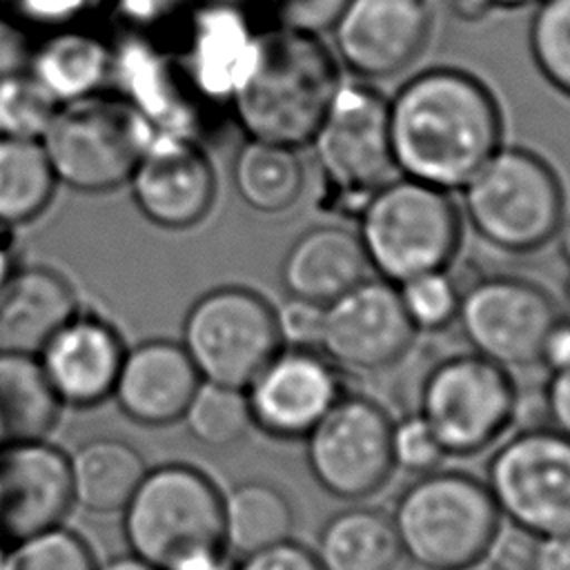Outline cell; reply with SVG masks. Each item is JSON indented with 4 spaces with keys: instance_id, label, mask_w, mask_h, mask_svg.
Here are the masks:
<instances>
[{
    "instance_id": "6da1fadb",
    "label": "cell",
    "mask_w": 570,
    "mask_h": 570,
    "mask_svg": "<svg viewBox=\"0 0 570 570\" xmlns=\"http://www.w3.org/2000/svg\"><path fill=\"white\" fill-rule=\"evenodd\" d=\"M387 125L401 176L461 191L501 147L503 118L492 91L472 73L432 67L387 100Z\"/></svg>"
},
{
    "instance_id": "7a4b0ae2",
    "label": "cell",
    "mask_w": 570,
    "mask_h": 570,
    "mask_svg": "<svg viewBox=\"0 0 570 570\" xmlns=\"http://www.w3.org/2000/svg\"><path fill=\"white\" fill-rule=\"evenodd\" d=\"M341 85L336 56L318 36L274 27L258 31L229 109L247 138L298 149L312 140Z\"/></svg>"
},
{
    "instance_id": "3957f363",
    "label": "cell",
    "mask_w": 570,
    "mask_h": 570,
    "mask_svg": "<svg viewBox=\"0 0 570 570\" xmlns=\"http://www.w3.org/2000/svg\"><path fill=\"white\" fill-rule=\"evenodd\" d=\"M390 519L403 557L421 570H454L492 554L503 521L485 481L443 468L416 476Z\"/></svg>"
},
{
    "instance_id": "277c9868",
    "label": "cell",
    "mask_w": 570,
    "mask_h": 570,
    "mask_svg": "<svg viewBox=\"0 0 570 570\" xmlns=\"http://www.w3.org/2000/svg\"><path fill=\"white\" fill-rule=\"evenodd\" d=\"M356 218L367 265L392 285L448 269L461 245V214L450 191L407 176L385 183Z\"/></svg>"
},
{
    "instance_id": "5b68a950",
    "label": "cell",
    "mask_w": 570,
    "mask_h": 570,
    "mask_svg": "<svg viewBox=\"0 0 570 570\" xmlns=\"http://www.w3.org/2000/svg\"><path fill=\"white\" fill-rule=\"evenodd\" d=\"M472 229L492 247L528 254L550 243L563 225V189L534 151L499 147L461 187Z\"/></svg>"
},
{
    "instance_id": "8992f818",
    "label": "cell",
    "mask_w": 570,
    "mask_h": 570,
    "mask_svg": "<svg viewBox=\"0 0 570 570\" xmlns=\"http://www.w3.org/2000/svg\"><path fill=\"white\" fill-rule=\"evenodd\" d=\"M134 557L167 570L223 543V492L198 468L165 463L147 470L122 510Z\"/></svg>"
},
{
    "instance_id": "52a82bcc",
    "label": "cell",
    "mask_w": 570,
    "mask_h": 570,
    "mask_svg": "<svg viewBox=\"0 0 570 570\" xmlns=\"http://www.w3.org/2000/svg\"><path fill=\"white\" fill-rule=\"evenodd\" d=\"M154 134L120 96L98 91L62 102L40 142L58 183L100 194L129 180Z\"/></svg>"
},
{
    "instance_id": "ba28073f",
    "label": "cell",
    "mask_w": 570,
    "mask_h": 570,
    "mask_svg": "<svg viewBox=\"0 0 570 570\" xmlns=\"http://www.w3.org/2000/svg\"><path fill=\"white\" fill-rule=\"evenodd\" d=\"M416 412L448 456H474L497 445L519 412L512 372L476 352L439 358L423 374Z\"/></svg>"
},
{
    "instance_id": "9c48e42d",
    "label": "cell",
    "mask_w": 570,
    "mask_h": 570,
    "mask_svg": "<svg viewBox=\"0 0 570 570\" xmlns=\"http://www.w3.org/2000/svg\"><path fill=\"white\" fill-rule=\"evenodd\" d=\"M309 145L323 176L325 203L343 216H358L396 174L387 98L365 82L338 87Z\"/></svg>"
},
{
    "instance_id": "30bf717a",
    "label": "cell",
    "mask_w": 570,
    "mask_h": 570,
    "mask_svg": "<svg viewBox=\"0 0 570 570\" xmlns=\"http://www.w3.org/2000/svg\"><path fill=\"white\" fill-rule=\"evenodd\" d=\"M180 345L203 381L240 390L283 347L276 309L243 285L196 298L185 314Z\"/></svg>"
},
{
    "instance_id": "8fae6325",
    "label": "cell",
    "mask_w": 570,
    "mask_h": 570,
    "mask_svg": "<svg viewBox=\"0 0 570 570\" xmlns=\"http://www.w3.org/2000/svg\"><path fill=\"white\" fill-rule=\"evenodd\" d=\"M485 485L501 519L543 539L570 532V436L550 425L525 428L497 445Z\"/></svg>"
},
{
    "instance_id": "7c38bea8",
    "label": "cell",
    "mask_w": 570,
    "mask_h": 570,
    "mask_svg": "<svg viewBox=\"0 0 570 570\" xmlns=\"http://www.w3.org/2000/svg\"><path fill=\"white\" fill-rule=\"evenodd\" d=\"M392 416L365 394H343L303 439L305 463L316 485L341 501L379 494L394 474Z\"/></svg>"
},
{
    "instance_id": "4fadbf2b",
    "label": "cell",
    "mask_w": 570,
    "mask_h": 570,
    "mask_svg": "<svg viewBox=\"0 0 570 570\" xmlns=\"http://www.w3.org/2000/svg\"><path fill=\"white\" fill-rule=\"evenodd\" d=\"M559 318L552 296L519 276H485L461 292L456 323L472 352L505 370L539 365L546 334Z\"/></svg>"
},
{
    "instance_id": "5bb4252c",
    "label": "cell",
    "mask_w": 570,
    "mask_h": 570,
    "mask_svg": "<svg viewBox=\"0 0 570 570\" xmlns=\"http://www.w3.org/2000/svg\"><path fill=\"white\" fill-rule=\"evenodd\" d=\"M416 330L407 321L396 285L363 278L323 307L318 350L345 372L374 374L394 367L412 350Z\"/></svg>"
},
{
    "instance_id": "9a60e30c",
    "label": "cell",
    "mask_w": 570,
    "mask_h": 570,
    "mask_svg": "<svg viewBox=\"0 0 570 570\" xmlns=\"http://www.w3.org/2000/svg\"><path fill=\"white\" fill-rule=\"evenodd\" d=\"M343 394V370L307 347H281L245 387L254 430L287 443L303 441Z\"/></svg>"
},
{
    "instance_id": "2e32d148",
    "label": "cell",
    "mask_w": 570,
    "mask_h": 570,
    "mask_svg": "<svg viewBox=\"0 0 570 570\" xmlns=\"http://www.w3.org/2000/svg\"><path fill=\"white\" fill-rule=\"evenodd\" d=\"M127 183L138 212L163 229L196 227L216 200L214 165L191 136L154 134Z\"/></svg>"
},
{
    "instance_id": "e0dca14e",
    "label": "cell",
    "mask_w": 570,
    "mask_h": 570,
    "mask_svg": "<svg viewBox=\"0 0 570 570\" xmlns=\"http://www.w3.org/2000/svg\"><path fill=\"white\" fill-rule=\"evenodd\" d=\"M334 56L363 80L407 69L432 31L430 0H347L330 29Z\"/></svg>"
},
{
    "instance_id": "ac0fdd59",
    "label": "cell",
    "mask_w": 570,
    "mask_h": 570,
    "mask_svg": "<svg viewBox=\"0 0 570 570\" xmlns=\"http://www.w3.org/2000/svg\"><path fill=\"white\" fill-rule=\"evenodd\" d=\"M109 82L156 134L198 138L207 105L189 87L176 53L165 51L151 36L125 31L111 45Z\"/></svg>"
},
{
    "instance_id": "d6986e66",
    "label": "cell",
    "mask_w": 570,
    "mask_h": 570,
    "mask_svg": "<svg viewBox=\"0 0 570 570\" xmlns=\"http://www.w3.org/2000/svg\"><path fill=\"white\" fill-rule=\"evenodd\" d=\"M125 352L107 318L78 309L36 358L60 405L94 407L114 394Z\"/></svg>"
},
{
    "instance_id": "ffe728a7",
    "label": "cell",
    "mask_w": 570,
    "mask_h": 570,
    "mask_svg": "<svg viewBox=\"0 0 570 570\" xmlns=\"http://www.w3.org/2000/svg\"><path fill=\"white\" fill-rule=\"evenodd\" d=\"M183 24L176 60L189 87L207 107L229 105L249 67L258 31L252 29L245 9L216 0L196 4Z\"/></svg>"
},
{
    "instance_id": "44dd1931",
    "label": "cell",
    "mask_w": 570,
    "mask_h": 570,
    "mask_svg": "<svg viewBox=\"0 0 570 570\" xmlns=\"http://www.w3.org/2000/svg\"><path fill=\"white\" fill-rule=\"evenodd\" d=\"M200 381L180 343L151 338L125 352L111 396L131 421L163 428L183 419Z\"/></svg>"
},
{
    "instance_id": "7402d4cb",
    "label": "cell",
    "mask_w": 570,
    "mask_h": 570,
    "mask_svg": "<svg viewBox=\"0 0 570 570\" xmlns=\"http://www.w3.org/2000/svg\"><path fill=\"white\" fill-rule=\"evenodd\" d=\"M78 309L76 289L60 272L16 267L0 289V352L36 356Z\"/></svg>"
},
{
    "instance_id": "603a6c76",
    "label": "cell",
    "mask_w": 570,
    "mask_h": 570,
    "mask_svg": "<svg viewBox=\"0 0 570 570\" xmlns=\"http://www.w3.org/2000/svg\"><path fill=\"white\" fill-rule=\"evenodd\" d=\"M367 258L358 234L341 225H316L303 232L281 261V285L287 296L327 305L363 278Z\"/></svg>"
},
{
    "instance_id": "cb8c5ba5",
    "label": "cell",
    "mask_w": 570,
    "mask_h": 570,
    "mask_svg": "<svg viewBox=\"0 0 570 570\" xmlns=\"http://www.w3.org/2000/svg\"><path fill=\"white\" fill-rule=\"evenodd\" d=\"M29 73L62 105L102 91L111 71V42L82 24L62 27L31 45Z\"/></svg>"
},
{
    "instance_id": "d4e9b609",
    "label": "cell",
    "mask_w": 570,
    "mask_h": 570,
    "mask_svg": "<svg viewBox=\"0 0 570 570\" xmlns=\"http://www.w3.org/2000/svg\"><path fill=\"white\" fill-rule=\"evenodd\" d=\"M312 550L323 570H396L403 559L390 514L372 505L336 510Z\"/></svg>"
},
{
    "instance_id": "484cf974",
    "label": "cell",
    "mask_w": 570,
    "mask_h": 570,
    "mask_svg": "<svg viewBox=\"0 0 570 570\" xmlns=\"http://www.w3.org/2000/svg\"><path fill=\"white\" fill-rule=\"evenodd\" d=\"M294 528V503L269 479H245L223 494V543L236 559L292 539Z\"/></svg>"
},
{
    "instance_id": "4316f807",
    "label": "cell",
    "mask_w": 570,
    "mask_h": 570,
    "mask_svg": "<svg viewBox=\"0 0 570 570\" xmlns=\"http://www.w3.org/2000/svg\"><path fill=\"white\" fill-rule=\"evenodd\" d=\"M147 468L122 439H94L69 456L73 503L91 514L122 512Z\"/></svg>"
},
{
    "instance_id": "83f0119b",
    "label": "cell",
    "mask_w": 570,
    "mask_h": 570,
    "mask_svg": "<svg viewBox=\"0 0 570 570\" xmlns=\"http://www.w3.org/2000/svg\"><path fill=\"white\" fill-rule=\"evenodd\" d=\"M60 407L36 356L0 352V448L47 439Z\"/></svg>"
},
{
    "instance_id": "f1b7e54d",
    "label": "cell",
    "mask_w": 570,
    "mask_h": 570,
    "mask_svg": "<svg viewBox=\"0 0 570 570\" xmlns=\"http://www.w3.org/2000/svg\"><path fill=\"white\" fill-rule=\"evenodd\" d=\"M232 180L249 209L283 214L296 205L305 189V167L298 149L247 138L234 156Z\"/></svg>"
},
{
    "instance_id": "f546056e",
    "label": "cell",
    "mask_w": 570,
    "mask_h": 570,
    "mask_svg": "<svg viewBox=\"0 0 570 570\" xmlns=\"http://www.w3.org/2000/svg\"><path fill=\"white\" fill-rule=\"evenodd\" d=\"M58 178L40 140L0 136V225L36 220L53 200Z\"/></svg>"
},
{
    "instance_id": "4dcf8cb0",
    "label": "cell",
    "mask_w": 570,
    "mask_h": 570,
    "mask_svg": "<svg viewBox=\"0 0 570 570\" xmlns=\"http://www.w3.org/2000/svg\"><path fill=\"white\" fill-rule=\"evenodd\" d=\"M180 421L189 436L209 450H227L254 430L245 390L209 381H200Z\"/></svg>"
},
{
    "instance_id": "1f68e13d",
    "label": "cell",
    "mask_w": 570,
    "mask_h": 570,
    "mask_svg": "<svg viewBox=\"0 0 570 570\" xmlns=\"http://www.w3.org/2000/svg\"><path fill=\"white\" fill-rule=\"evenodd\" d=\"M528 45L541 76L570 98V0H539Z\"/></svg>"
},
{
    "instance_id": "d6a6232c",
    "label": "cell",
    "mask_w": 570,
    "mask_h": 570,
    "mask_svg": "<svg viewBox=\"0 0 570 570\" xmlns=\"http://www.w3.org/2000/svg\"><path fill=\"white\" fill-rule=\"evenodd\" d=\"M58 107L29 69L0 78V136L40 140Z\"/></svg>"
},
{
    "instance_id": "836d02e7",
    "label": "cell",
    "mask_w": 570,
    "mask_h": 570,
    "mask_svg": "<svg viewBox=\"0 0 570 570\" xmlns=\"http://www.w3.org/2000/svg\"><path fill=\"white\" fill-rule=\"evenodd\" d=\"M2 570H98L89 543L73 530L53 525L13 543Z\"/></svg>"
},
{
    "instance_id": "e575fe53",
    "label": "cell",
    "mask_w": 570,
    "mask_h": 570,
    "mask_svg": "<svg viewBox=\"0 0 570 570\" xmlns=\"http://www.w3.org/2000/svg\"><path fill=\"white\" fill-rule=\"evenodd\" d=\"M396 289L403 312L416 334H434L456 321L461 292L445 269L414 276L396 285Z\"/></svg>"
},
{
    "instance_id": "d590c367",
    "label": "cell",
    "mask_w": 570,
    "mask_h": 570,
    "mask_svg": "<svg viewBox=\"0 0 570 570\" xmlns=\"http://www.w3.org/2000/svg\"><path fill=\"white\" fill-rule=\"evenodd\" d=\"M390 452L394 470H403L412 476H421L441 468L448 456L436 434L419 412L392 421Z\"/></svg>"
},
{
    "instance_id": "8d00e7d4",
    "label": "cell",
    "mask_w": 570,
    "mask_h": 570,
    "mask_svg": "<svg viewBox=\"0 0 570 570\" xmlns=\"http://www.w3.org/2000/svg\"><path fill=\"white\" fill-rule=\"evenodd\" d=\"M105 0H2L7 13L29 33H47L62 27L82 24Z\"/></svg>"
},
{
    "instance_id": "74e56055",
    "label": "cell",
    "mask_w": 570,
    "mask_h": 570,
    "mask_svg": "<svg viewBox=\"0 0 570 570\" xmlns=\"http://www.w3.org/2000/svg\"><path fill=\"white\" fill-rule=\"evenodd\" d=\"M109 4L127 31L154 38L156 31L183 22L196 0H109Z\"/></svg>"
},
{
    "instance_id": "f35d334b",
    "label": "cell",
    "mask_w": 570,
    "mask_h": 570,
    "mask_svg": "<svg viewBox=\"0 0 570 570\" xmlns=\"http://www.w3.org/2000/svg\"><path fill=\"white\" fill-rule=\"evenodd\" d=\"M276 20V27L321 36L330 31L347 0H261Z\"/></svg>"
},
{
    "instance_id": "ab89813d",
    "label": "cell",
    "mask_w": 570,
    "mask_h": 570,
    "mask_svg": "<svg viewBox=\"0 0 570 570\" xmlns=\"http://www.w3.org/2000/svg\"><path fill=\"white\" fill-rule=\"evenodd\" d=\"M276 323H278V334H281L283 347L318 350L321 325H323V305L289 296L276 309Z\"/></svg>"
},
{
    "instance_id": "60d3db41",
    "label": "cell",
    "mask_w": 570,
    "mask_h": 570,
    "mask_svg": "<svg viewBox=\"0 0 570 570\" xmlns=\"http://www.w3.org/2000/svg\"><path fill=\"white\" fill-rule=\"evenodd\" d=\"M234 570H323L314 550L287 539L272 548L236 559Z\"/></svg>"
},
{
    "instance_id": "b9f144b4",
    "label": "cell",
    "mask_w": 570,
    "mask_h": 570,
    "mask_svg": "<svg viewBox=\"0 0 570 570\" xmlns=\"http://www.w3.org/2000/svg\"><path fill=\"white\" fill-rule=\"evenodd\" d=\"M31 45L29 31L7 11H0V78L27 69Z\"/></svg>"
},
{
    "instance_id": "7bdbcfd3",
    "label": "cell",
    "mask_w": 570,
    "mask_h": 570,
    "mask_svg": "<svg viewBox=\"0 0 570 570\" xmlns=\"http://www.w3.org/2000/svg\"><path fill=\"white\" fill-rule=\"evenodd\" d=\"M543 410L548 425L570 436V367L550 374L543 390Z\"/></svg>"
},
{
    "instance_id": "ee69618b",
    "label": "cell",
    "mask_w": 570,
    "mask_h": 570,
    "mask_svg": "<svg viewBox=\"0 0 570 570\" xmlns=\"http://www.w3.org/2000/svg\"><path fill=\"white\" fill-rule=\"evenodd\" d=\"M528 570H570V532L537 539L528 557Z\"/></svg>"
},
{
    "instance_id": "f6af8a7d",
    "label": "cell",
    "mask_w": 570,
    "mask_h": 570,
    "mask_svg": "<svg viewBox=\"0 0 570 570\" xmlns=\"http://www.w3.org/2000/svg\"><path fill=\"white\" fill-rule=\"evenodd\" d=\"M539 365H543L550 374L570 367V321L557 318L550 332L543 338Z\"/></svg>"
},
{
    "instance_id": "bcb514c9",
    "label": "cell",
    "mask_w": 570,
    "mask_h": 570,
    "mask_svg": "<svg viewBox=\"0 0 570 570\" xmlns=\"http://www.w3.org/2000/svg\"><path fill=\"white\" fill-rule=\"evenodd\" d=\"M234 563H236L234 554L225 546H220V548L196 552L167 570H234Z\"/></svg>"
},
{
    "instance_id": "7dc6e473",
    "label": "cell",
    "mask_w": 570,
    "mask_h": 570,
    "mask_svg": "<svg viewBox=\"0 0 570 570\" xmlns=\"http://www.w3.org/2000/svg\"><path fill=\"white\" fill-rule=\"evenodd\" d=\"M13 229L0 225V289L16 272V249H13Z\"/></svg>"
},
{
    "instance_id": "c3c4849f",
    "label": "cell",
    "mask_w": 570,
    "mask_h": 570,
    "mask_svg": "<svg viewBox=\"0 0 570 570\" xmlns=\"http://www.w3.org/2000/svg\"><path fill=\"white\" fill-rule=\"evenodd\" d=\"M98 570H158V568H154L151 563H147L134 554H127V557H116V559L107 561Z\"/></svg>"
},
{
    "instance_id": "681fc988",
    "label": "cell",
    "mask_w": 570,
    "mask_h": 570,
    "mask_svg": "<svg viewBox=\"0 0 570 570\" xmlns=\"http://www.w3.org/2000/svg\"><path fill=\"white\" fill-rule=\"evenodd\" d=\"M454 570H512V568H510L508 563L494 559L492 554H488V557H483V559H479V561H472V563L461 566V568H454Z\"/></svg>"
},
{
    "instance_id": "f907efd6",
    "label": "cell",
    "mask_w": 570,
    "mask_h": 570,
    "mask_svg": "<svg viewBox=\"0 0 570 570\" xmlns=\"http://www.w3.org/2000/svg\"><path fill=\"white\" fill-rule=\"evenodd\" d=\"M554 238H559V254H561V258L570 265V223L561 225Z\"/></svg>"
},
{
    "instance_id": "816d5d0a",
    "label": "cell",
    "mask_w": 570,
    "mask_h": 570,
    "mask_svg": "<svg viewBox=\"0 0 570 570\" xmlns=\"http://www.w3.org/2000/svg\"><path fill=\"white\" fill-rule=\"evenodd\" d=\"M216 2H225V4H232V7H240V9H245V4L261 2V0H216Z\"/></svg>"
},
{
    "instance_id": "f5cc1de1",
    "label": "cell",
    "mask_w": 570,
    "mask_h": 570,
    "mask_svg": "<svg viewBox=\"0 0 570 570\" xmlns=\"http://www.w3.org/2000/svg\"><path fill=\"white\" fill-rule=\"evenodd\" d=\"M566 312H568V321H570V278L566 283Z\"/></svg>"
},
{
    "instance_id": "db71d44e",
    "label": "cell",
    "mask_w": 570,
    "mask_h": 570,
    "mask_svg": "<svg viewBox=\"0 0 570 570\" xmlns=\"http://www.w3.org/2000/svg\"><path fill=\"white\" fill-rule=\"evenodd\" d=\"M4 554H7V550H4V541L0 539V570H2V563H4Z\"/></svg>"
},
{
    "instance_id": "11a10c76",
    "label": "cell",
    "mask_w": 570,
    "mask_h": 570,
    "mask_svg": "<svg viewBox=\"0 0 570 570\" xmlns=\"http://www.w3.org/2000/svg\"><path fill=\"white\" fill-rule=\"evenodd\" d=\"M0 2H2V0H0Z\"/></svg>"
}]
</instances>
